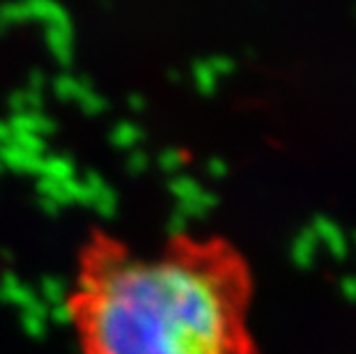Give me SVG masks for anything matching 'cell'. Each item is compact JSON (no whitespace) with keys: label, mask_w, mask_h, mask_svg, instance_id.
Returning <instances> with one entry per match:
<instances>
[{"label":"cell","mask_w":356,"mask_h":354,"mask_svg":"<svg viewBox=\"0 0 356 354\" xmlns=\"http://www.w3.org/2000/svg\"><path fill=\"white\" fill-rule=\"evenodd\" d=\"M253 274L232 239L177 230L86 235L65 313L81 354H257Z\"/></svg>","instance_id":"cell-1"}]
</instances>
